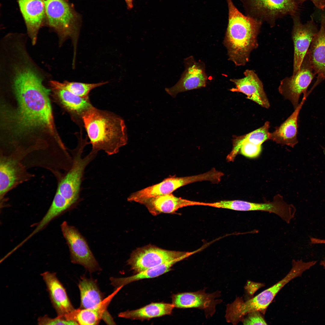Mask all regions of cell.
Wrapping results in <instances>:
<instances>
[{
  "label": "cell",
  "instance_id": "2e32d148",
  "mask_svg": "<svg viewBox=\"0 0 325 325\" xmlns=\"http://www.w3.org/2000/svg\"><path fill=\"white\" fill-rule=\"evenodd\" d=\"M21 163L4 156L0 158V198L2 201L6 194L19 184L34 176Z\"/></svg>",
  "mask_w": 325,
  "mask_h": 325
},
{
  "label": "cell",
  "instance_id": "3957f363",
  "mask_svg": "<svg viewBox=\"0 0 325 325\" xmlns=\"http://www.w3.org/2000/svg\"><path fill=\"white\" fill-rule=\"evenodd\" d=\"M228 21L224 44L229 60L236 66H244L250 53L258 46L257 38L262 22L243 14L232 0H226Z\"/></svg>",
  "mask_w": 325,
  "mask_h": 325
},
{
  "label": "cell",
  "instance_id": "d590c367",
  "mask_svg": "<svg viewBox=\"0 0 325 325\" xmlns=\"http://www.w3.org/2000/svg\"><path fill=\"white\" fill-rule=\"evenodd\" d=\"M128 10L131 9L133 7V0H125Z\"/></svg>",
  "mask_w": 325,
  "mask_h": 325
},
{
  "label": "cell",
  "instance_id": "484cf974",
  "mask_svg": "<svg viewBox=\"0 0 325 325\" xmlns=\"http://www.w3.org/2000/svg\"><path fill=\"white\" fill-rule=\"evenodd\" d=\"M117 292L116 291H114L94 308L76 309L74 320L80 325L98 324L100 320L102 319L104 314L107 311L106 310L107 307Z\"/></svg>",
  "mask_w": 325,
  "mask_h": 325
},
{
  "label": "cell",
  "instance_id": "9c48e42d",
  "mask_svg": "<svg viewBox=\"0 0 325 325\" xmlns=\"http://www.w3.org/2000/svg\"><path fill=\"white\" fill-rule=\"evenodd\" d=\"M209 206L237 211L268 212L276 214L288 224L294 217L296 211L294 206L287 204L280 194L275 196L271 202L258 203L237 200H222L210 203Z\"/></svg>",
  "mask_w": 325,
  "mask_h": 325
},
{
  "label": "cell",
  "instance_id": "7402d4cb",
  "mask_svg": "<svg viewBox=\"0 0 325 325\" xmlns=\"http://www.w3.org/2000/svg\"><path fill=\"white\" fill-rule=\"evenodd\" d=\"M46 284L51 302L57 315L72 312L75 309L72 305L63 286L55 273L46 271L41 274Z\"/></svg>",
  "mask_w": 325,
  "mask_h": 325
},
{
  "label": "cell",
  "instance_id": "4dcf8cb0",
  "mask_svg": "<svg viewBox=\"0 0 325 325\" xmlns=\"http://www.w3.org/2000/svg\"><path fill=\"white\" fill-rule=\"evenodd\" d=\"M39 325H78L76 321L68 320L64 315H57V317L52 318L47 315L39 317L38 320Z\"/></svg>",
  "mask_w": 325,
  "mask_h": 325
},
{
  "label": "cell",
  "instance_id": "cb8c5ba5",
  "mask_svg": "<svg viewBox=\"0 0 325 325\" xmlns=\"http://www.w3.org/2000/svg\"><path fill=\"white\" fill-rule=\"evenodd\" d=\"M174 307L172 304L152 303L135 310L127 311L118 314L119 317L143 320L171 314Z\"/></svg>",
  "mask_w": 325,
  "mask_h": 325
},
{
  "label": "cell",
  "instance_id": "4316f807",
  "mask_svg": "<svg viewBox=\"0 0 325 325\" xmlns=\"http://www.w3.org/2000/svg\"><path fill=\"white\" fill-rule=\"evenodd\" d=\"M78 287L82 308H94L104 299L96 282L92 279L82 278L79 282Z\"/></svg>",
  "mask_w": 325,
  "mask_h": 325
},
{
  "label": "cell",
  "instance_id": "5b68a950",
  "mask_svg": "<svg viewBox=\"0 0 325 325\" xmlns=\"http://www.w3.org/2000/svg\"><path fill=\"white\" fill-rule=\"evenodd\" d=\"M82 156L80 152L73 153L71 168L58 180L57 187L52 202L65 211L79 200L85 170L92 161L90 156Z\"/></svg>",
  "mask_w": 325,
  "mask_h": 325
},
{
  "label": "cell",
  "instance_id": "f1b7e54d",
  "mask_svg": "<svg viewBox=\"0 0 325 325\" xmlns=\"http://www.w3.org/2000/svg\"><path fill=\"white\" fill-rule=\"evenodd\" d=\"M107 82L97 83H88L65 81L60 82L56 81L50 80L51 87L65 89L78 96L89 98V94L93 89L107 83Z\"/></svg>",
  "mask_w": 325,
  "mask_h": 325
},
{
  "label": "cell",
  "instance_id": "836d02e7",
  "mask_svg": "<svg viewBox=\"0 0 325 325\" xmlns=\"http://www.w3.org/2000/svg\"><path fill=\"white\" fill-rule=\"evenodd\" d=\"M310 0L311 1L314 5L320 10H324L325 8V0H298L300 5L302 4L305 2Z\"/></svg>",
  "mask_w": 325,
  "mask_h": 325
},
{
  "label": "cell",
  "instance_id": "44dd1931",
  "mask_svg": "<svg viewBox=\"0 0 325 325\" xmlns=\"http://www.w3.org/2000/svg\"><path fill=\"white\" fill-rule=\"evenodd\" d=\"M138 203L144 205L151 214L156 215L161 213H173L187 206H202L203 202L183 199L170 193L144 199Z\"/></svg>",
  "mask_w": 325,
  "mask_h": 325
},
{
  "label": "cell",
  "instance_id": "e575fe53",
  "mask_svg": "<svg viewBox=\"0 0 325 325\" xmlns=\"http://www.w3.org/2000/svg\"><path fill=\"white\" fill-rule=\"evenodd\" d=\"M311 243V244H325V240L320 239L314 237H310ZM320 265L325 269V258L320 262Z\"/></svg>",
  "mask_w": 325,
  "mask_h": 325
},
{
  "label": "cell",
  "instance_id": "9a60e30c",
  "mask_svg": "<svg viewBox=\"0 0 325 325\" xmlns=\"http://www.w3.org/2000/svg\"><path fill=\"white\" fill-rule=\"evenodd\" d=\"M219 291L213 293L206 292L204 290L195 292H185L173 294L172 304L174 308H194L204 311L206 317H212L215 311L216 305L221 300Z\"/></svg>",
  "mask_w": 325,
  "mask_h": 325
},
{
  "label": "cell",
  "instance_id": "d6986e66",
  "mask_svg": "<svg viewBox=\"0 0 325 325\" xmlns=\"http://www.w3.org/2000/svg\"><path fill=\"white\" fill-rule=\"evenodd\" d=\"M307 53L317 79L310 91L325 79V14L321 16L320 27L314 36Z\"/></svg>",
  "mask_w": 325,
  "mask_h": 325
},
{
  "label": "cell",
  "instance_id": "e0dca14e",
  "mask_svg": "<svg viewBox=\"0 0 325 325\" xmlns=\"http://www.w3.org/2000/svg\"><path fill=\"white\" fill-rule=\"evenodd\" d=\"M23 17L27 35L33 45L36 43L41 27L46 21L45 6L42 0H17Z\"/></svg>",
  "mask_w": 325,
  "mask_h": 325
},
{
  "label": "cell",
  "instance_id": "30bf717a",
  "mask_svg": "<svg viewBox=\"0 0 325 325\" xmlns=\"http://www.w3.org/2000/svg\"><path fill=\"white\" fill-rule=\"evenodd\" d=\"M307 52L299 70L280 82L278 87L280 94L289 100L294 109L298 106L300 95L307 93V90L315 76Z\"/></svg>",
  "mask_w": 325,
  "mask_h": 325
},
{
  "label": "cell",
  "instance_id": "ac0fdd59",
  "mask_svg": "<svg viewBox=\"0 0 325 325\" xmlns=\"http://www.w3.org/2000/svg\"><path fill=\"white\" fill-rule=\"evenodd\" d=\"M244 74L245 77L243 78L230 79L235 87L230 90L241 92L247 96V98L263 107L269 108L270 103L264 91L263 83L258 76L253 70L248 69L245 70Z\"/></svg>",
  "mask_w": 325,
  "mask_h": 325
},
{
  "label": "cell",
  "instance_id": "8fae6325",
  "mask_svg": "<svg viewBox=\"0 0 325 325\" xmlns=\"http://www.w3.org/2000/svg\"><path fill=\"white\" fill-rule=\"evenodd\" d=\"M61 228L69 247L72 262L82 265L91 272L99 270L98 262L86 240L78 230L66 221L61 224Z\"/></svg>",
  "mask_w": 325,
  "mask_h": 325
},
{
  "label": "cell",
  "instance_id": "277c9868",
  "mask_svg": "<svg viewBox=\"0 0 325 325\" xmlns=\"http://www.w3.org/2000/svg\"><path fill=\"white\" fill-rule=\"evenodd\" d=\"M292 267L288 273L277 283L255 296L244 301L237 297L227 306L225 318L227 321L234 325L242 321L246 315L253 311H259L264 314L267 308L280 290L290 281L301 277L306 271L305 265L296 260L292 262Z\"/></svg>",
  "mask_w": 325,
  "mask_h": 325
},
{
  "label": "cell",
  "instance_id": "5bb4252c",
  "mask_svg": "<svg viewBox=\"0 0 325 325\" xmlns=\"http://www.w3.org/2000/svg\"><path fill=\"white\" fill-rule=\"evenodd\" d=\"M184 63L185 69L179 81L172 87L165 88L166 92L173 98L179 93L204 87L206 85L208 77L204 63L196 61L192 56L185 59Z\"/></svg>",
  "mask_w": 325,
  "mask_h": 325
},
{
  "label": "cell",
  "instance_id": "d4e9b609",
  "mask_svg": "<svg viewBox=\"0 0 325 325\" xmlns=\"http://www.w3.org/2000/svg\"><path fill=\"white\" fill-rule=\"evenodd\" d=\"M181 261L179 259L174 260L127 277L118 278L111 277L110 280L111 284L118 288L122 287L129 283L138 280L157 277L170 271L172 267L175 264Z\"/></svg>",
  "mask_w": 325,
  "mask_h": 325
},
{
  "label": "cell",
  "instance_id": "ffe728a7",
  "mask_svg": "<svg viewBox=\"0 0 325 325\" xmlns=\"http://www.w3.org/2000/svg\"><path fill=\"white\" fill-rule=\"evenodd\" d=\"M51 87L60 104L69 113L73 121L80 128H82L83 116L94 107L89 98L78 96L65 89Z\"/></svg>",
  "mask_w": 325,
  "mask_h": 325
},
{
  "label": "cell",
  "instance_id": "1f68e13d",
  "mask_svg": "<svg viewBox=\"0 0 325 325\" xmlns=\"http://www.w3.org/2000/svg\"><path fill=\"white\" fill-rule=\"evenodd\" d=\"M242 322L244 325L267 324L261 313L259 311L249 313Z\"/></svg>",
  "mask_w": 325,
  "mask_h": 325
},
{
  "label": "cell",
  "instance_id": "f546056e",
  "mask_svg": "<svg viewBox=\"0 0 325 325\" xmlns=\"http://www.w3.org/2000/svg\"><path fill=\"white\" fill-rule=\"evenodd\" d=\"M262 149L261 145L246 141L240 145L238 148V152H240L241 154L246 157L254 158L259 155Z\"/></svg>",
  "mask_w": 325,
  "mask_h": 325
},
{
  "label": "cell",
  "instance_id": "d6a6232c",
  "mask_svg": "<svg viewBox=\"0 0 325 325\" xmlns=\"http://www.w3.org/2000/svg\"><path fill=\"white\" fill-rule=\"evenodd\" d=\"M262 286V283L248 281L245 287L248 293L250 295H252Z\"/></svg>",
  "mask_w": 325,
  "mask_h": 325
},
{
  "label": "cell",
  "instance_id": "4fadbf2b",
  "mask_svg": "<svg viewBox=\"0 0 325 325\" xmlns=\"http://www.w3.org/2000/svg\"><path fill=\"white\" fill-rule=\"evenodd\" d=\"M293 26L292 32L294 52L292 75L299 70L312 41L318 30L313 17L303 24L299 15L292 17Z\"/></svg>",
  "mask_w": 325,
  "mask_h": 325
},
{
  "label": "cell",
  "instance_id": "8d00e7d4",
  "mask_svg": "<svg viewBox=\"0 0 325 325\" xmlns=\"http://www.w3.org/2000/svg\"><path fill=\"white\" fill-rule=\"evenodd\" d=\"M323 148V150H324V152H325V148Z\"/></svg>",
  "mask_w": 325,
  "mask_h": 325
},
{
  "label": "cell",
  "instance_id": "83f0119b",
  "mask_svg": "<svg viewBox=\"0 0 325 325\" xmlns=\"http://www.w3.org/2000/svg\"><path fill=\"white\" fill-rule=\"evenodd\" d=\"M270 122H266L263 125L245 135L237 137L233 141L232 150L229 155V159L234 160L238 153V148L243 143L248 141L255 144L262 145L267 140L269 139L270 133L269 129Z\"/></svg>",
  "mask_w": 325,
  "mask_h": 325
},
{
  "label": "cell",
  "instance_id": "6da1fadb",
  "mask_svg": "<svg viewBox=\"0 0 325 325\" xmlns=\"http://www.w3.org/2000/svg\"><path fill=\"white\" fill-rule=\"evenodd\" d=\"M46 77L38 72L24 71L16 73L8 81L17 101L18 108L13 119L19 133L39 128L54 133L49 90L43 82Z\"/></svg>",
  "mask_w": 325,
  "mask_h": 325
},
{
  "label": "cell",
  "instance_id": "7c38bea8",
  "mask_svg": "<svg viewBox=\"0 0 325 325\" xmlns=\"http://www.w3.org/2000/svg\"><path fill=\"white\" fill-rule=\"evenodd\" d=\"M210 178V175L208 172L191 176H170L159 183L132 193L128 198V200L138 203L144 199L172 193L178 189L188 184L198 181H209Z\"/></svg>",
  "mask_w": 325,
  "mask_h": 325
},
{
  "label": "cell",
  "instance_id": "8992f818",
  "mask_svg": "<svg viewBox=\"0 0 325 325\" xmlns=\"http://www.w3.org/2000/svg\"><path fill=\"white\" fill-rule=\"evenodd\" d=\"M46 22L57 34L61 46L70 38L75 43L79 34L80 17L66 0H42Z\"/></svg>",
  "mask_w": 325,
  "mask_h": 325
},
{
  "label": "cell",
  "instance_id": "7a4b0ae2",
  "mask_svg": "<svg viewBox=\"0 0 325 325\" xmlns=\"http://www.w3.org/2000/svg\"><path fill=\"white\" fill-rule=\"evenodd\" d=\"M91 150L104 151L108 155L115 154L128 140L126 127L120 116L94 106L82 117Z\"/></svg>",
  "mask_w": 325,
  "mask_h": 325
},
{
  "label": "cell",
  "instance_id": "ba28073f",
  "mask_svg": "<svg viewBox=\"0 0 325 325\" xmlns=\"http://www.w3.org/2000/svg\"><path fill=\"white\" fill-rule=\"evenodd\" d=\"M200 250L191 252L172 251L149 245L134 250L127 262L136 274L174 260H182Z\"/></svg>",
  "mask_w": 325,
  "mask_h": 325
},
{
  "label": "cell",
  "instance_id": "603a6c76",
  "mask_svg": "<svg viewBox=\"0 0 325 325\" xmlns=\"http://www.w3.org/2000/svg\"><path fill=\"white\" fill-rule=\"evenodd\" d=\"M307 93L303 94L302 101L291 115L279 126L270 133L269 139L277 144L293 147L298 142V120L300 110L307 98Z\"/></svg>",
  "mask_w": 325,
  "mask_h": 325
},
{
  "label": "cell",
  "instance_id": "52a82bcc",
  "mask_svg": "<svg viewBox=\"0 0 325 325\" xmlns=\"http://www.w3.org/2000/svg\"><path fill=\"white\" fill-rule=\"evenodd\" d=\"M246 15L274 26L276 20L287 15H299L298 0H241Z\"/></svg>",
  "mask_w": 325,
  "mask_h": 325
}]
</instances>
